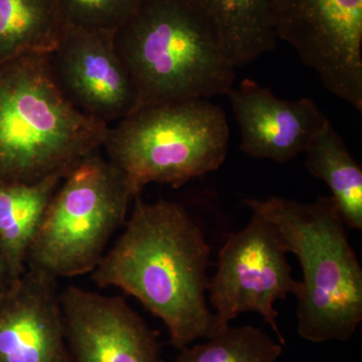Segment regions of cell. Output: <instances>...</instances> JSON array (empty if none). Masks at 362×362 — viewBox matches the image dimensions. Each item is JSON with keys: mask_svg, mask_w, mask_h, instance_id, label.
<instances>
[{"mask_svg": "<svg viewBox=\"0 0 362 362\" xmlns=\"http://www.w3.org/2000/svg\"><path fill=\"white\" fill-rule=\"evenodd\" d=\"M108 128L62 94L47 54L0 65V182L66 176L103 148Z\"/></svg>", "mask_w": 362, "mask_h": 362, "instance_id": "3", "label": "cell"}, {"mask_svg": "<svg viewBox=\"0 0 362 362\" xmlns=\"http://www.w3.org/2000/svg\"><path fill=\"white\" fill-rule=\"evenodd\" d=\"M59 300L74 362H163L156 333L122 297L71 285Z\"/></svg>", "mask_w": 362, "mask_h": 362, "instance_id": "10", "label": "cell"}, {"mask_svg": "<svg viewBox=\"0 0 362 362\" xmlns=\"http://www.w3.org/2000/svg\"><path fill=\"white\" fill-rule=\"evenodd\" d=\"M64 177L52 176L33 183L0 182V247L18 279L26 270L28 252Z\"/></svg>", "mask_w": 362, "mask_h": 362, "instance_id": "14", "label": "cell"}, {"mask_svg": "<svg viewBox=\"0 0 362 362\" xmlns=\"http://www.w3.org/2000/svg\"><path fill=\"white\" fill-rule=\"evenodd\" d=\"M65 28L56 0H0V65L49 54Z\"/></svg>", "mask_w": 362, "mask_h": 362, "instance_id": "16", "label": "cell"}, {"mask_svg": "<svg viewBox=\"0 0 362 362\" xmlns=\"http://www.w3.org/2000/svg\"><path fill=\"white\" fill-rule=\"evenodd\" d=\"M113 42L134 83L136 109L226 96L233 87L237 66L190 0H147Z\"/></svg>", "mask_w": 362, "mask_h": 362, "instance_id": "2", "label": "cell"}, {"mask_svg": "<svg viewBox=\"0 0 362 362\" xmlns=\"http://www.w3.org/2000/svg\"><path fill=\"white\" fill-rule=\"evenodd\" d=\"M240 131V149L257 159L285 163L305 153L330 124L309 98L280 99L251 78L226 94Z\"/></svg>", "mask_w": 362, "mask_h": 362, "instance_id": "11", "label": "cell"}, {"mask_svg": "<svg viewBox=\"0 0 362 362\" xmlns=\"http://www.w3.org/2000/svg\"><path fill=\"white\" fill-rule=\"evenodd\" d=\"M270 21L326 90L362 112V0H271Z\"/></svg>", "mask_w": 362, "mask_h": 362, "instance_id": "8", "label": "cell"}, {"mask_svg": "<svg viewBox=\"0 0 362 362\" xmlns=\"http://www.w3.org/2000/svg\"><path fill=\"white\" fill-rule=\"evenodd\" d=\"M0 362H74L58 281L26 269L0 295Z\"/></svg>", "mask_w": 362, "mask_h": 362, "instance_id": "12", "label": "cell"}, {"mask_svg": "<svg viewBox=\"0 0 362 362\" xmlns=\"http://www.w3.org/2000/svg\"><path fill=\"white\" fill-rule=\"evenodd\" d=\"M134 199L125 176L108 159L99 152L87 157L54 192L26 269L57 281L92 273L126 223Z\"/></svg>", "mask_w": 362, "mask_h": 362, "instance_id": "6", "label": "cell"}, {"mask_svg": "<svg viewBox=\"0 0 362 362\" xmlns=\"http://www.w3.org/2000/svg\"><path fill=\"white\" fill-rule=\"evenodd\" d=\"M283 346L259 328L228 325L206 342L181 349L173 362H275Z\"/></svg>", "mask_w": 362, "mask_h": 362, "instance_id": "17", "label": "cell"}, {"mask_svg": "<svg viewBox=\"0 0 362 362\" xmlns=\"http://www.w3.org/2000/svg\"><path fill=\"white\" fill-rule=\"evenodd\" d=\"M47 63L62 94L77 110L108 126L137 108V92L113 35L66 26Z\"/></svg>", "mask_w": 362, "mask_h": 362, "instance_id": "9", "label": "cell"}, {"mask_svg": "<svg viewBox=\"0 0 362 362\" xmlns=\"http://www.w3.org/2000/svg\"><path fill=\"white\" fill-rule=\"evenodd\" d=\"M147 0H56L66 26L113 35Z\"/></svg>", "mask_w": 362, "mask_h": 362, "instance_id": "18", "label": "cell"}, {"mask_svg": "<svg viewBox=\"0 0 362 362\" xmlns=\"http://www.w3.org/2000/svg\"><path fill=\"white\" fill-rule=\"evenodd\" d=\"M228 145L223 111L207 99H194L136 109L109 126L102 149L136 197L150 183L180 187L214 173Z\"/></svg>", "mask_w": 362, "mask_h": 362, "instance_id": "5", "label": "cell"}, {"mask_svg": "<svg viewBox=\"0 0 362 362\" xmlns=\"http://www.w3.org/2000/svg\"><path fill=\"white\" fill-rule=\"evenodd\" d=\"M244 202L277 226L288 252L299 261L298 334L313 343L351 339L362 321V268L332 199Z\"/></svg>", "mask_w": 362, "mask_h": 362, "instance_id": "4", "label": "cell"}, {"mask_svg": "<svg viewBox=\"0 0 362 362\" xmlns=\"http://www.w3.org/2000/svg\"><path fill=\"white\" fill-rule=\"evenodd\" d=\"M124 230L92 272L102 288L134 297L168 331L176 349L218 331L206 303L211 247L201 226L175 202L139 197Z\"/></svg>", "mask_w": 362, "mask_h": 362, "instance_id": "1", "label": "cell"}, {"mask_svg": "<svg viewBox=\"0 0 362 362\" xmlns=\"http://www.w3.org/2000/svg\"><path fill=\"white\" fill-rule=\"evenodd\" d=\"M216 30L235 66H244L277 45L270 21L271 0H190Z\"/></svg>", "mask_w": 362, "mask_h": 362, "instance_id": "13", "label": "cell"}, {"mask_svg": "<svg viewBox=\"0 0 362 362\" xmlns=\"http://www.w3.org/2000/svg\"><path fill=\"white\" fill-rule=\"evenodd\" d=\"M306 168L330 189L331 199L345 226L362 230V169L332 124L306 151Z\"/></svg>", "mask_w": 362, "mask_h": 362, "instance_id": "15", "label": "cell"}, {"mask_svg": "<svg viewBox=\"0 0 362 362\" xmlns=\"http://www.w3.org/2000/svg\"><path fill=\"white\" fill-rule=\"evenodd\" d=\"M18 280L9 265L6 254L0 247V295L8 290Z\"/></svg>", "mask_w": 362, "mask_h": 362, "instance_id": "19", "label": "cell"}, {"mask_svg": "<svg viewBox=\"0 0 362 362\" xmlns=\"http://www.w3.org/2000/svg\"><path fill=\"white\" fill-rule=\"evenodd\" d=\"M243 230L230 233L218 254L216 274L207 286L218 330L246 312L259 314L286 344L275 303L297 296L301 282L292 276L288 247L277 226L252 211Z\"/></svg>", "mask_w": 362, "mask_h": 362, "instance_id": "7", "label": "cell"}]
</instances>
